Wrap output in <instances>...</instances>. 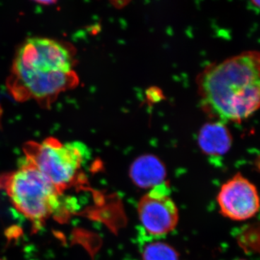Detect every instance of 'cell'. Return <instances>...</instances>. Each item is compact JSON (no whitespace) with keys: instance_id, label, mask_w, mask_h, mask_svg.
<instances>
[{"instance_id":"1","label":"cell","mask_w":260,"mask_h":260,"mask_svg":"<svg viewBox=\"0 0 260 260\" xmlns=\"http://www.w3.org/2000/svg\"><path fill=\"white\" fill-rule=\"evenodd\" d=\"M203 110L216 121L241 122L260 108V52H243L207 67L198 77Z\"/></svg>"},{"instance_id":"2","label":"cell","mask_w":260,"mask_h":260,"mask_svg":"<svg viewBox=\"0 0 260 260\" xmlns=\"http://www.w3.org/2000/svg\"><path fill=\"white\" fill-rule=\"evenodd\" d=\"M74 64L68 46L49 38L32 37L19 48L10 74L29 93L47 95L69 85Z\"/></svg>"},{"instance_id":"3","label":"cell","mask_w":260,"mask_h":260,"mask_svg":"<svg viewBox=\"0 0 260 260\" xmlns=\"http://www.w3.org/2000/svg\"><path fill=\"white\" fill-rule=\"evenodd\" d=\"M14 172L0 177V188L6 191L15 208L36 225L50 217L64 218L73 203L63 197L47 178L28 160Z\"/></svg>"},{"instance_id":"4","label":"cell","mask_w":260,"mask_h":260,"mask_svg":"<svg viewBox=\"0 0 260 260\" xmlns=\"http://www.w3.org/2000/svg\"><path fill=\"white\" fill-rule=\"evenodd\" d=\"M25 160L32 164L60 192L78 179L82 167L90 156L81 142L62 143L55 138L24 145Z\"/></svg>"},{"instance_id":"5","label":"cell","mask_w":260,"mask_h":260,"mask_svg":"<svg viewBox=\"0 0 260 260\" xmlns=\"http://www.w3.org/2000/svg\"><path fill=\"white\" fill-rule=\"evenodd\" d=\"M169 194V186L165 182L150 189L140 200L138 216L145 232L150 236L166 235L177 227L179 210Z\"/></svg>"},{"instance_id":"6","label":"cell","mask_w":260,"mask_h":260,"mask_svg":"<svg viewBox=\"0 0 260 260\" xmlns=\"http://www.w3.org/2000/svg\"><path fill=\"white\" fill-rule=\"evenodd\" d=\"M217 202L220 214L236 221L254 218L260 210L256 186L240 173L224 183L217 195Z\"/></svg>"},{"instance_id":"7","label":"cell","mask_w":260,"mask_h":260,"mask_svg":"<svg viewBox=\"0 0 260 260\" xmlns=\"http://www.w3.org/2000/svg\"><path fill=\"white\" fill-rule=\"evenodd\" d=\"M167 169L153 155L146 154L135 159L129 169V177L135 185L142 189H153L166 181Z\"/></svg>"},{"instance_id":"8","label":"cell","mask_w":260,"mask_h":260,"mask_svg":"<svg viewBox=\"0 0 260 260\" xmlns=\"http://www.w3.org/2000/svg\"><path fill=\"white\" fill-rule=\"evenodd\" d=\"M232 136L225 124L215 121L202 126L198 134L200 150L208 156L219 157L229 151L232 145Z\"/></svg>"},{"instance_id":"9","label":"cell","mask_w":260,"mask_h":260,"mask_svg":"<svg viewBox=\"0 0 260 260\" xmlns=\"http://www.w3.org/2000/svg\"><path fill=\"white\" fill-rule=\"evenodd\" d=\"M142 260H180L179 253L167 243L153 241L142 248Z\"/></svg>"},{"instance_id":"10","label":"cell","mask_w":260,"mask_h":260,"mask_svg":"<svg viewBox=\"0 0 260 260\" xmlns=\"http://www.w3.org/2000/svg\"><path fill=\"white\" fill-rule=\"evenodd\" d=\"M238 242L245 250L260 252V224H254L243 231Z\"/></svg>"},{"instance_id":"11","label":"cell","mask_w":260,"mask_h":260,"mask_svg":"<svg viewBox=\"0 0 260 260\" xmlns=\"http://www.w3.org/2000/svg\"><path fill=\"white\" fill-rule=\"evenodd\" d=\"M250 4L253 8H256V9L260 10V1H251Z\"/></svg>"},{"instance_id":"12","label":"cell","mask_w":260,"mask_h":260,"mask_svg":"<svg viewBox=\"0 0 260 260\" xmlns=\"http://www.w3.org/2000/svg\"><path fill=\"white\" fill-rule=\"evenodd\" d=\"M239 260H246V259H239Z\"/></svg>"},{"instance_id":"13","label":"cell","mask_w":260,"mask_h":260,"mask_svg":"<svg viewBox=\"0 0 260 260\" xmlns=\"http://www.w3.org/2000/svg\"><path fill=\"white\" fill-rule=\"evenodd\" d=\"M0 260H3V259H0Z\"/></svg>"}]
</instances>
